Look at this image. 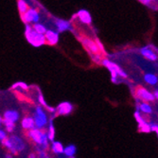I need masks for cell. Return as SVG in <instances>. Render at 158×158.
Segmentation results:
<instances>
[{
    "mask_svg": "<svg viewBox=\"0 0 158 158\" xmlns=\"http://www.w3.org/2000/svg\"><path fill=\"white\" fill-rule=\"evenodd\" d=\"M2 145L12 155H17L25 149V143L18 135H10L2 141Z\"/></svg>",
    "mask_w": 158,
    "mask_h": 158,
    "instance_id": "1",
    "label": "cell"
},
{
    "mask_svg": "<svg viewBox=\"0 0 158 158\" xmlns=\"http://www.w3.org/2000/svg\"><path fill=\"white\" fill-rule=\"evenodd\" d=\"M27 135L35 144L39 146V149H42L44 151H47L49 147V140L48 138L47 132L44 130H40V129L34 128L32 130L27 132Z\"/></svg>",
    "mask_w": 158,
    "mask_h": 158,
    "instance_id": "2",
    "label": "cell"
},
{
    "mask_svg": "<svg viewBox=\"0 0 158 158\" xmlns=\"http://www.w3.org/2000/svg\"><path fill=\"white\" fill-rule=\"evenodd\" d=\"M25 36L27 41L30 44L35 48L42 47L46 44V38L45 35H42L37 33L33 28L31 25H26V30H25Z\"/></svg>",
    "mask_w": 158,
    "mask_h": 158,
    "instance_id": "3",
    "label": "cell"
},
{
    "mask_svg": "<svg viewBox=\"0 0 158 158\" xmlns=\"http://www.w3.org/2000/svg\"><path fill=\"white\" fill-rule=\"evenodd\" d=\"M102 64L109 70V72L111 73V80L113 82L118 81V77L127 78V74L122 70V68L118 66V64H117L116 63L110 61L109 59H103Z\"/></svg>",
    "mask_w": 158,
    "mask_h": 158,
    "instance_id": "4",
    "label": "cell"
},
{
    "mask_svg": "<svg viewBox=\"0 0 158 158\" xmlns=\"http://www.w3.org/2000/svg\"><path fill=\"white\" fill-rule=\"evenodd\" d=\"M35 123V128L43 130L48 123V118L46 111L43 109L42 106H36L34 112H33V116H32Z\"/></svg>",
    "mask_w": 158,
    "mask_h": 158,
    "instance_id": "5",
    "label": "cell"
},
{
    "mask_svg": "<svg viewBox=\"0 0 158 158\" xmlns=\"http://www.w3.org/2000/svg\"><path fill=\"white\" fill-rule=\"evenodd\" d=\"M135 98L137 102H153L155 100V98L153 96V93L150 92L147 88L142 87V86H138L135 89Z\"/></svg>",
    "mask_w": 158,
    "mask_h": 158,
    "instance_id": "6",
    "label": "cell"
},
{
    "mask_svg": "<svg viewBox=\"0 0 158 158\" xmlns=\"http://www.w3.org/2000/svg\"><path fill=\"white\" fill-rule=\"evenodd\" d=\"M21 19L25 23V25H34L36 23H39L40 21V13L36 9L30 8L26 13L22 14Z\"/></svg>",
    "mask_w": 158,
    "mask_h": 158,
    "instance_id": "7",
    "label": "cell"
},
{
    "mask_svg": "<svg viewBox=\"0 0 158 158\" xmlns=\"http://www.w3.org/2000/svg\"><path fill=\"white\" fill-rule=\"evenodd\" d=\"M79 40L81 41V43L82 44V46L84 47V48L87 50L88 52H90L91 55H96V54H102L96 44L95 40H92L90 38H88L87 36L81 35L79 37Z\"/></svg>",
    "mask_w": 158,
    "mask_h": 158,
    "instance_id": "8",
    "label": "cell"
},
{
    "mask_svg": "<svg viewBox=\"0 0 158 158\" xmlns=\"http://www.w3.org/2000/svg\"><path fill=\"white\" fill-rule=\"evenodd\" d=\"M135 118L138 124V131L141 133H151V128L149 122H147L144 118L142 117V114L139 111L135 112Z\"/></svg>",
    "mask_w": 158,
    "mask_h": 158,
    "instance_id": "9",
    "label": "cell"
},
{
    "mask_svg": "<svg viewBox=\"0 0 158 158\" xmlns=\"http://www.w3.org/2000/svg\"><path fill=\"white\" fill-rule=\"evenodd\" d=\"M74 107L72 103L69 102H61L56 108V114L57 116H67V114H71L73 111Z\"/></svg>",
    "mask_w": 158,
    "mask_h": 158,
    "instance_id": "10",
    "label": "cell"
},
{
    "mask_svg": "<svg viewBox=\"0 0 158 158\" xmlns=\"http://www.w3.org/2000/svg\"><path fill=\"white\" fill-rule=\"evenodd\" d=\"M46 44L50 46H55L59 42V33L53 30H48L45 33Z\"/></svg>",
    "mask_w": 158,
    "mask_h": 158,
    "instance_id": "11",
    "label": "cell"
},
{
    "mask_svg": "<svg viewBox=\"0 0 158 158\" xmlns=\"http://www.w3.org/2000/svg\"><path fill=\"white\" fill-rule=\"evenodd\" d=\"M55 25H56L57 32L58 33L72 30V24H71V22L64 20V19H57L55 22Z\"/></svg>",
    "mask_w": 158,
    "mask_h": 158,
    "instance_id": "12",
    "label": "cell"
},
{
    "mask_svg": "<svg viewBox=\"0 0 158 158\" xmlns=\"http://www.w3.org/2000/svg\"><path fill=\"white\" fill-rule=\"evenodd\" d=\"M19 118H20V114L16 110L9 109V110L5 111L4 114H3V119L11 121L13 123H15L16 121H18Z\"/></svg>",
    "mask_w": 158,
    "mask_h": 158,
    "instance_id": "13",
    "label": "cell"
},
{
    "mask_svg": "<svg viewBox=\"0 0 158 158\" xmlns=\"http://www.w3.org/2000/svg\"><path fill=\"white\" fill-rule=\"evenodd\" d=\"M140 53L145 57V58L149 61H157L158 59V56L157 54L150 48V47H144L140 49Z\"/></svg>",
    "mask_w": 158,
    "mask_h": 158,
    "instance_id": "14",
    "label": "cell"
},
{
    "mask_svg": "<svg viewBox=\"0 0 158 158\" xmlns=\"http://www.w3.org/2000/svg\"><path fill=\"white\" fill-rule=\"evenodd\" d=\"M77 17L80 19V21L83 24L89 25L92 23V16L88 10H80L77 13Z\"/></svg>",
    "mask_w": 158,
    "mask_h": 158,
    "instance_id": "15",
    "label": "cell"
},
{
    "mask_svg": "<svg viewBox=\"0 0 158 158\" xmlns=\"http://www.w3.org/2000/svg\"><path fill=\"white\" fill-rule=\"evenodd\" d=\"M21 126L23 129H25V130H27V132L34 129L35 123H34L33 118L31 116H27V117L23 118V119L21 120Z\"/></svg>",
    "mask_w": 158,
    "mask_h": 158,
    "instance_id": "16",
    "label": "cell"
},
{
    "mask_svg": "<svg viewBox=\"0 0 158 158\" xmlns=\"http://www.w3.org/2000/svg\"><path fill=\"white\" fill-rule=\"evenodd\" d=\"M137 111H139L140 113L144 114H152L153 110H152V107L151 106L150 103H147V102H140L136 108Z\"/></svg>",
    "mask_w": 158,
    "mask_h": 158,
    "instance_id": "17",
    "label": "cell"
},
{
    "mask_svg": "<svg viewBox=\"0 0 158 158\" xmlns=\"http://www.w3.org/2000/svg\"><path fill=\"white\" fill-rule=\"evenodd\" d=\"M50 149H51L52 152L55 153V154H63L64 147L60 141H55L54 140L53 142H51Z\"/></svg>",
    "mask_w": 158,
    "mask_h": 158,
    "instance_id": "18",
    "label": "cell"
},
{
    "mask_svg": "<svg viewBox=\"0 0 158 158\" xmlns=\"http://www.w3.org/2000/svg\"><path fill=\"white\" fill-rule=\"evenodd\" d=\"M77 152V147L73 144H70L66 147H64V154L67 157V158H72L75 156Z\"/></svg>",
    "mask_w": 158,
    "mask_h": 158,
    "instance_id": "19",
    "label": "cell"
},
{
    "mask_svg": "<svg viewBox=\"0 0 158 158\" xmlns=\"http://www.w3.org/2000/svg\"><path fill=\"white\" fill-rule=\"evenodd\" d=\"M47 135H48V140L50 142H53L54 138H55V127H54V124H53V118H50L49 121H48V129Z\"/></svg>",
    "mask_w": 158,
    "mask_h": 158,
    "instance_id": "20",
    "label": "cell"
},
{
    "mask_svg": "<svg viewBox=\"0 0 158 158\" xmlns=\"http://www.w3.org/2000/svg\"><path fill=\"white\" fill-rule=\"evenodd\" d=\"M144 81L150 85H156L158 83V77L152 73H147L144 75Z\"/></svg>",
    "mask_w": 158,
    "mask_h": 158,
    "instance_id": "21",
    "label": "cell"
},
{
    "mask_svg": "<svg viewBox=\"0 0 158 158\" xmlns=\"http://www.w3.org/2000/svg\"><path fill=\"white\" fill-rule=\"evenodd\" d=\"M17 8H18V10H19L21 15L24 13H26L27 11V10L30 9L27 2L25 1V0H18L17 1Z\"/></svg>",
    "mask_w": 158,
    "mask_h": 158,
    "instance_id": "22",
    "label": "cell"
},
{
    "mask_svg": "<svg viewBox=\"0 0 158 158\" xmlns=\"http://www.w3.org/2000/svg\"><path fill=\"white\" fill-rule=\"evenodd\" d=\"M32 28H33V30H34L37 33L42 34V35H45V33H46L47 31H48V28L46 27V26H44V25L41 24V23H36V24L32 25Z\"/></svg>",
    "mask_w": 158,
    "mask_h": 158,
    "instance_id": "23",
    "label": "cell"
},
{
    "mask_svg": "<svg viewBox=\"0 0 158 158\" xmlns=\"http://www.w3.org/2000/svg\"><path fill=\"white\" fill-rule=\"evenodd\" d=\"M3 125L5 126L6 131L9 134H11L14 131V129H15V123L9 121V120H6V119H3Z\"/></svg>",
    "mask_w": 158,
    "mask_h": 158,
    "instance_id": "24",
    "label": "cell"
},
{
    "mask_svg": "<svg viewBox=\"0 0 158 158\" xmlns=\"http://www.w3.org/2000/svg\"><path fill=\"white\" fill-rule=\"evenodd\" d=\"M18 88H20V89H22L24 91H27L28 89V86L24 81H17V82H15L14 84H12V86H11V89H13V90H16Z\"/></svg>",
    "mask_w": 158,
    "mask_h": 158,
    "instance_id": "25",
    "label": "cell"
},
{
    "mask_svg": "<svg viewBox=\"0 0 158 158\" xmlns=\"http://www.w3.org/2000/svg\"><path fill=\"white\" fill-rule=\"evenodd\" d=\"M91 58H92L93 62H94L95 64H102V60H103V58H102V54L91 55Z\"/></svg>",
    "mask_w": 158,
    "mask_h": 158,
    "instance_id": "26",
    "label": "cell"
},
{
    "mask_svg": "<svg viewBox=\"0 0 158 158\" xmlns=\"http://www.w3.org/2000/svg\"><path fill=\"white\" fill-rule=\"evenodd\" d=\"M38 102H39L42 106H45V107L48 106L47 102H46L45 98H44V96H43V94H42L41 92H39V95H38Z\"/></svg>",
    "mask_w": 158,
    "mask_h": 158,
    "instance_id": "27",
    "label": "cell"
},
{
    "mask_svg": "<svg viewBox=\"0 0 158 158\" xmlns=\"http://www.w3.org/2000/svg\"><path fill=\"white\" fill-rule=\"evenodd\" d=\"M150 128H151V132H154L156 133L157 136H158V124L154 123V122H150Z\"/></svg>",
    "mask_w": 158,
    "mask_h": 158,
    "instance_id": "28",
    "label": "cell"
},
{
    "mask_svg": "<svg viewBox=\"0 0 158 158\" xmlns=\"http://www.w3.org/2000/svg\"><path fill=\"white\" fill-rule=\"evenodd\" d=\"M95 42H96V44H97V46H98V49H99L100 53H104V52H105V50H104V48H103V45L102 44V42H100L98 39H96V40H95Z\"/></svg>",
    "mask_w": 158,
    "mask_h": 158,
    "instance_id": "29",
    "label": "cell"
},
{
    "mask_svg": "<svg viewBox=\"0 0 158 158\" xmlns=\"http://www.w3.org/2000/svg\"><path fill=\"white\" fill-rule=\"evenodd\" d=\"M7 137H8V135H7L6 131L2 130V129H0V141L5 140Z\"/></svg>",
    "mask_w": 158,
    "mask_h": 158,
    "instance_id": "30",
    "label": "cell"
},
{
    "mask_svg": "<svg viewBox=\"0 0 158 158\" xmlns=\"http://www.w3.org/2000/svg\"><path fill=\"white\" fill-rule=\"evenodd\" d=\"M47 109H48V111L49 112V113H56V108H54V107H51V106H47Z\"/></svg>",
    "mask_w": 158,
    "mask_h": 158,
    "instance_id": "31",
    "label": "cell"
},
{
    "mask_svg": "<svg viewBox=\"0 0 158 158\" xmlns=\"http://www.w3.org/2000/svg\"><path fill=\"white\" fill-rule=\"evenodd\" d=\"M140 3L141 4H144V5H149V4L152 3V1H151V0H141Z\"/></svg>",
    "mask_w": 158,
    "mask_h": 158,
    "instance_id": "32",
    "label": "cell"
},
{
    "mask_svg": "<svg viewBox=\"0 0 158 158\" xmlns=\"http://www.w3.org/2000/svg\"><path fill=\"white\" fill-rule=\"evenodd\" d=\"M153 96H154L155 99H157V100H158V89H156V90L153 92Z\"/></svg>",
    "mask_w": 158,
    "mask_h": 158,
    "instance_id": "33",
    "label": "cell"
},
{
    "mask_svg": "<svg viewBox=\"0 0 158 158\" xmlns=\"http://www.w3.org/2000/svg\"><path fill=\"white\" fill-rule=\"evenodd\" d=\"M5 158H13V155L9 152V153H6L5 154Z\"/></svg>",
    "mask_w": 158,
    "mask_h": 158,
    "instance_id": "34",
    "label": "cell"
},
{
    "mask_svg": "<svg viewBox=\"0 0 158 158\" xmlns=\"http://www.w3.org/2000/svg\"><path fill=\"white\" fill-rule=\"evenodd\" d=\"M28 158H37V155L35 153H31L28 155Z\"/></svg>",
    "mask_w": 158,
    "mask_h": 158,
    "instance_id": "35",
    "label": "cell"
},
{
    "mask_svg": "<svg viewBox=\"0 0 158 158\" xmlns=\"http://www.w3.org/2000/svg\"><path fill=\"white\" fill-rule=\"evenodd\" d=\"M3 124V118H2V117L0 116V127H1V125Z\"/></svg>",
    "mask_w": 158,
    "mask_h": 158,
    "instance_id": "36",
    "label": "cell"
},
{
    "mask_svg": "<svg viewBox=\"0 0 158 158\" xmlns=\"http://www.w3.org/2000/svg\"><path fill=\"white\" fill-rule=\"evenodd\" d=\"M46 158H49V156H48H48H47V157H46Z\"/></svg>",
    "mask_w": 158,
    "mask_h": 158,
    "instance_id": "37",
    "label": "cell"
},
{
    "mask_svg": "<svg viewBox=\"0 0 158 158\" xmlns=\"http://www.w3.org/2000/svg\"><path fill=\"white\" fill-rule=\"evenodd\" d=\"M72 158H75V157H72Z\"/></svg>",
    "mask_w": 158,
    "mask_h": 158,
    "instance_id": "38",
    "label": "cell"
}]
</instances>
